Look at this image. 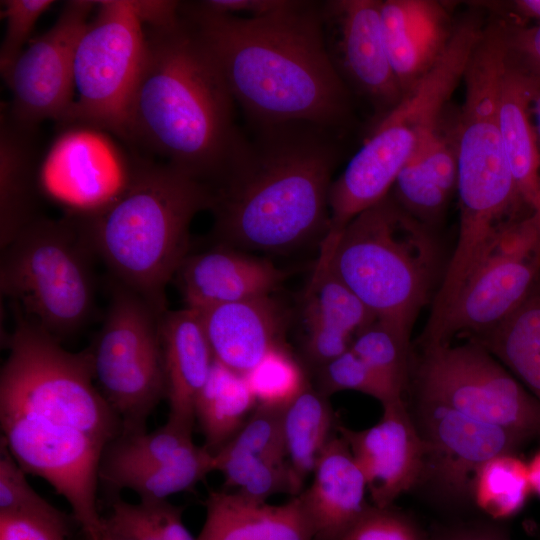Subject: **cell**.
I'll list each match as a JSON object with an SVG mask.
<instances>
[{
  "label": "cell",
  "mask_w": 540,
  "mask_h": 540,
  "mask_svg": "<svg viewBox=\"0 0 540 540\" xmlns=\"http://www.w3.org/2000/svg\"><path fill=\"white\" fill-rule=\"evenodd\" d=\"M423 441V467L417 487L443 507L462 508L471 501L479 468L503 453H517L528 438L490 425L438 402L418 398L412 414Z\"/></svg>",
  "instance_id": "obj_14"
},
{
  "label": "cell",
  "mask_w": 540,
  "mask_h": 540,
  "mask_svg": "<svg viewBox=\"0 0 540 540\" xmlns=\"http://www.w3.org/2000/svg\"><path fill=\"white\" fill-rule=\"evenodd\" d=\"M470 341L499 360L540 404V275L515 311Z\"/></svg>",
  "instance_id": "obj_29"
},
{
  "label": "cell",
  "mask_w": 540,
  "mask_h": 540,
  "mask_svg": "<svg viewBox=\"0 0 540 540\" xmlns=\"http://www.w3.org/2000/svg\"><path fill=\"white\" fill-rule=\"evenodd\" d=\"M511 5L518 15L540 22V0H516Z\"/></svg>",
  "instance_id": "obj_48"
},
{
  "label": "cell",
  "mask_w": 540,
  "mask_h": 540,
  "mask_svg": "<svg viewBox=\"0 0 540 540\" xmlns=\"http://www.w3.org/2000/svg\"><path fill=\"white\" fill-rule=\"evenodd\" d=\"M318 371L319 391L325 396L350 390L371 396L382 406L403 400V394L351 349L321 366Z\"/></svg>",
  "instance_id": "obj_39"
},
{
  "label": "cell",
  "mask_w": 540,
  "mask_h": 540,
  "mask_svg": "<svg viewBox=\"0 0 540 540\" xmlns=\"http://www.w3.org/2000/svg\"><path fill=\"white\" fill-rule=\"evenodd\" d=\"M387 54L403 95L446 51L457 22L445 4L433 0L380 1Z\"/></svg>",
  "instance_id": "obj_21"
},
{
  "label": "cell",
  "mask_w": 540,
  "mask_h": 540,
  "mask_svg": "<svg viewBox=\"0 0 540 540\" xmlns=\"http://www.w3.org/2000/svg\"><path fill=\"white\" fill-rule=\"evenodd\" d=\"M415 375L419 398L529 440L540 439V404L480 344L467 340L422 347Z\"/></svg>",
  "instance_id": "obj_11"
},
{
  "label": "cell",
  "mask_w": 540,
  "mask_h": 540,
  "mask_svg": "<svg viewBox=\"0 0 540 540\" xmlns=\"http://www.w3.org/2000/svg\"><path fill=\"white\" fill-rule=\"evenodd\" d=\"M304 322H318L353 339L377 319L361 300L318 260L303 299Z\"/></svg>",
  "instance_id": "obj_34"
},
{
  "label": "cell",
  "mask_w": 540,
  "mask_h": 540,
  "mask_svg": "<svg viewBox=\"0 0 540 540\" xmlns=\"http://www.w3.org/2000/svg\"><path fill=\"white\" fill-rule=\"evenodd\" d=\"M1 442L28 474L46 480L65 498L84 534L100 539L97 506L104 445L90 435L46 419L0 412Z\"/></svg>",
  "instance_id": "obj_13"
},
{
  "label": "cell",
  "mask_w": 540,
  "mask_h": 540,
  "mask_svg": "<svg viewBox=\"0 0 540 540\" xmlns=\"http://www.w3.org/2000/svg\"><path fill=\"white\" fill-rule=\"evenodd\" d=\"M99 537L100 540H132L129 537L108 528L107 526L103 525L102 522Z\"/></svg>",
  "instance_id": "obj_51"
},
{
  "label": "cell",
  "mask_w": 540,
  "mask_h": 540,
  "mask_svg": "<svg viewBox=\"0 0 540 540\" xmlns=\"http://www.w3.org/2000/svg\"><path fill=\"white\" fill-rule=\"evenodd\" d=\"M499 21L509 56L540 83V22L522 26Z\"/></svg>",
  "instance_id": "obj_44"
},
{
  "label": "cell",
  "mask_w": 540,
  "mask_h": 540,
  "mask_svg": "<svg viewBox=\"0 0 540 540\" xmlns=\"http://www.w3.org/2000/svg\"><path fill=\"white\" fill-rule=\"evenodd\" d=\"M196 540H313L297 496L271 505L226 489L210 491Z\"/></svg>",
  "instance_id": "obj_25"
},
{
  "label": "cell",
  "mask_w": 540,
  "mask_h": 540,
  "mask_svg": "<svg viewBox=\"0 0 540 540\" xmlns=\"http://www.w3.org/2000/svg\"><path fill=\"white\" fill-rule=\"evenodd\" d=\"M96 5L91 0L66 2L54 24L1 74L12 96L8 111L20 124L35 128L48 119L61 122L69 112L76 50Z\"/></svg>",
  "instance_id": "obj_15"
},
{
  "label": "cell",
  "mask_w": 540,
  "mask_h": 540,
  "mask_svg": "<svg viewBox=\"0 0 540 540\" xmlns=\"http://www.w3.org/2000/svg\"><path fill=\"white\" fill-rule=\"evenodd\" d=\"M211 201L209 184L167 162L135 155L121 195L104 209L75 219L114 281L163 314L168 310L166 287L190 253V224L200 211L209 210Z\"/></svg>",
  "instance_id": "obj_4"
},
{
  "label": "cell",
  "mask_w": 540,
  "mask_h": 540,
  "mask_svg": "<svg viewBox=\"0 0 540 540\" xmlns=\"http://www.w3.org/2000/svg\"><path fill=\"white\" fill-rule=\"evenodd\" d=\"M534 87L535 80L506 49L498 96L499 127L518 192L532 212L540 211V149L531 114Z\"/></svg>",
  "instance_id": "obj_26"
},
{
  "label": "cell",
  "mask_w": 540,
  "mask_h": 540,
  "mask_svg": "<svg viewBox=\"0 0 540 540\" xmlns=\"http://www.w3.org/2000/svg\"><path fill=\"white\" fill-rule=\"evenodd\" d=\"M257 405L283 408L309 385L300 363L285 345L270 350L244 374Z\"/></svg>",
  "instance_id": "obj_37"
},
{
  "label": "cell",
  "mask_w": 540,
  "mask_h": 540,
  "mask_svg": "<svg viewBox=\"0 0 540 540\" xmlns=\"http://www.w3.org/2000/svg\"><path fill=\"white\" fill-rule=\"evenodd\" d=\"M167 422L193 431L196 399L205 385L214 356L199 313L185 307L161 316Z\"/></svg>",
  "instance_id": "obj_24"
},
{
  "label": "cell",
  "mask_w": 540,
  "mask_h": 540,
  "mask_svg": "<svg viewBox=\"0 0 540 540\" xmlns=\"http://www.w3.org/2000/svg\"><path fill=\"white\" fill-rule=\"evenodd\" d=\"M271 261L216 244L189 253L173 279L187 308L202 311L214 306L271 295L286 279Z\"/></svg>",
  "instance_id": "obj_20"
},
{
  "label": "cell",
  "mask_w": 540,
  "mask_h": 540,
  "mask_svg": "<svg viewBox=\"0 0 540 540\" xmlns=\"http://www.w3.org/2000/svg\"><path fill=\"white\" fill-rule=\"evenodd\" d=\"M531 491L540 497V449L527 462Z\"/></svg>",
  "instance_id": "obj_49"
},
{
  "label": "cell",
  "mask_w": 540,
  "mask_h": 540,
  "mask_svg": "<svg viewBox=\"0 0 540 540\" xmlns=\"http://www.w3.org/2000/svg\"><path fill=\"white\" fill-rule=\"evenodd\" d=\"M197 312L214 359L243 375L270 350L284 345L287 314L271 295Z\"/></svg>",
  "instance_id": "obj_23"
},
{
  "label": "cell",
  "mask_w": 540,
  "mask_h": 540,
  "mask_svg": "<svg viewBox=\"0 0 540 540\" xmlns=\"http://www.w3.org/2000/svg\"><path fill=\"white\" fill-rule=\"evenodd\" d=\"M94 12L75 54L76 99L59 123L92 126L128 144L127 111L144 28L131 0H100Z\"/></svg>",
  "instance_id": "obj_10"
},
{
  "label": "cell",
  "mask_w": 540,
  "mask_h": 540,
  "mask_svg": "<svg viewBox=\"0 0 540 540\" xmlns=\"http://www.w3.org/2000/svg\"><path fill=\"white\" fill-rule=\"evenodd\" d=\"M70 523L66 514L0 513V540H68Z\"/></svg>",
  "instance_id": "obj_43"
},
{
  "label": "cell",
  "mask_w": 540,
  "mask_h": 540,
  "mask_svg": "<svg viewBox=\"0 0 540 540\" xmlns=\"http://www.w3.org/2000/svg\"><path fill=\"white\" fill-rule=\"evenodd\" d=\"M320 13L327 52L339 77L350 93L386 114L403 92L387 54L380 1H325Z\"/></svg>",
  "instance_id": "obj_17"
},
{
  "label": "cell",
  "mask_w": 540,
  "mask_h": 540,
  "mask_svg": "<svg viewBox=\"0 0 540 540\" xmlns=\"http://www.w3.org/2000/svg\"><path fill=\"white\" fill-rule=\"evenodd\" d=\"M341 540H431L409 516L391 507L370 505Z\"/></svg>",
  "instance_id": "obj_42"
},
{
  "label": "cell",
  "mask_w": 540,
  "mask_h": 540,
  "mask_svg": "<svg viewBox=\"0 0 540 540\" xmlns=\"http://www.w3.org/2000/svg\"><path fill=\"white\" fill-rule=\"evenodd\" d=\"M84 540H100V539L95 538L89 534H84Z\"/></svg>",
  "instance_id": "obj_52"
},
{
  "label": "cell",
  "mask_w": 540,
  "mask_h": 540,
  "mask_svg": "<svg viewBox=\"0 0 540 540\" xmlns=\"http://www.w3.org/2000/svg\"><path fill=\"white\" fill-rule=\"evenodd\" d=\"M26 472L13 458L8 448L0 446V513L55 515V506L38 494L29 484Z\"/></svg>",
  "instance_id": "obj_40"
},
{
  "label": "cell",
  "mask_w": 540,
  "mask_h": 540,
  "mask_svg": "<svg viewBox=\"0 0 540 540\" xmlns=\"http://www.w3.org/2000/svg\"><path fill=\"white\" fill-rule=\"evenodd\" d=\"M350 349L404 394L411 373L410 341L376 320L357 334Z\"/></svg>",
  "instance_id": "obj_38"
},
{
  "label": "cell",
  "mask_w": 540,
  "mask_h": 540,
  "mask_svg": "<svg viewBox=\"0 0 540 540\" xmlns=\"http://www.w3.org/2000/svg\"><path fill=\"white\" fill-rule=\"evenodd\" d=\"M16 309L0 372V412H18L80 430L106 446L121 422L94 384L90 348L78 353Z\"/></svg>",
  "instance_id": "obj_7"
},
{
  "label": "cell",
  "mask_w": 540,
  "mask_h": 540,
  "mask_svg": "<svg viewBox=\"0 0 540 540\" xmlns=\"http://www.w3.org/2000/svg\"><path fill=\"white\" fill-rule=\"evenodd\" d=\"M536 540H540V529L536 533Z\"/></svg>",
  "instance_id": "obj_53"
},
{
  "label": "cell",
  "mask_w": 540,
  "mask_h": 540,
  "mask_svg": "<svg viewBox=\"0 0 540 540\" xmlns=\"http://www.w3.org/2000/svg\"><path fill=\"white\" fill-rule=\"evenodd\" d=\"M506 54L498 20L485 26L464 74L465 98L455 122L459 236L491 239L524 214V204L504 148L498 96Z\"/></svg>",
  "instance_id": "obj_6"
},
{
  "label": "cell",
  "mask_w": 540,
  "mask_h": 540,
  "mask_svg": "<svg viewBox=\"0 0 540 540\" xmlns=\"http://www.w3.org/2000/svg\"><path fill=\"white\" fill-rule=\"evenodd\" d=\"M297 0H202L196 3L203 9L225 15L260 18L283 12Z\"/></svg>",
  "instance_id": "obj_46"
},
{
  "label": "cell",
  "mask_w": 540,
  "mask_h": 540,
  "mask_svg": "<svg viewBox=\"0 0 540 540\" xmlns=\"http://www.w3.org/2000/svg\"><path fill=\"white\" fill-rule=\"evenodd\" d=\"M431 540H512V537L505 522L484 519L440 527Z\"/></svg>",
  "instance_id": "obj_45"
},
{
  "label": "cell",
  "mask_w": 540,
  "mask_h": 540,
  "mask_svg": "<svg viewBox=\"0 0 540 540\" xmlns=\"http://www.w3.org/2000/svg\"><path fill=\"white\" fill-rule=\"evenodd\" d=\"M235 104L211 53L181 15L170 25L144 28L127 111L129 145L210 185L242 137Z\"/></svg>",
  "instance_id": "obj_3"
},
{
  "label": "cell",
  "mask_w": 540,
  "mask_h": 540,
  "mask_svg": "<svg viewBox=\"0 0 540 540\" xmlns=\"http://www.w3.org/2000/svg\"><path fill=\"white\" fill-rule=\"evenodd\" d=\"M320 2L250 18L217 14L196 1L180 15L214 58L251 127L310 123L341 134L352 115L351 93L325 45Z\"/></svg>",
  "instance_id": "obj_1"
},
{
  "label": "cell",
  "mask_w": 540,
  "mask_h": 540,
  "mask_svg": "<svg viewBox=\"0 0 540 540\" xmlns=\"http://www.w3.org/2000/svg\"><path fill=\"white\" fill-rule=\"evenodd\" d=\"M210 472H214V454L186 462L100 468L99 479L113 492L127 489L139 500H167L188 491Z\"/></svg>",
  "instance_id": "obj_32"
},
{
  "label": "cell",
  "mask_w": 540,
  "mask_h": 540,
  "mask_svg": "<svg viewBox=\"0 0 540 540\" xmlns=\"http://www.w3.org/2000/svg\"><path fill=\"white\" fill-rule=\"evenodd\" d=\"M62 127L39 164V191L66 215L89 216L125 190L133 157L101 129L79 124Z\"/></svg>",
  "instance_id": "obj_16"
},
{
  "label": "cell",
  "mask_w": 540,
  "mask_h": 540,
  "mask_svg": "<svg viewBox=\"0 0 540 540\" xmlns=\"http://www.w3.org/2000/svg\"><path fill=\"white\" fill-rule=\"evenodd\" d=\"M51 0H2L1 19L5 32L0 46V72L7 71L24 50L38 19L52 5Z\"/></svg>",
  "instance_id": "obj_41"
},
{
  "label": "cell",
  "mask_w": 540,
  "mask_h": 540,
  "mask_svg": "<svg viewBox=\"0 0 540 540\" xmlns=\"http://www.w3.org/2000/svg\"><path fill=\"white\" fill-rule=\"evenodd\" d=\"M182 514L183 509L168 499L131 503L114 497L102 524L132 540H196Z\"/></svg>",
  "instance_id": "obj_36"
},
{
  "label": "cell",
  "mask_w": 540,
  "mask_h": 540,
  "mask_svg": "<svg viewBox=\"0 0 540 540\" xmlns=\"http://www.w3.org/2000/svg\"><path fill=\"white\" fill-rule=\"evenodd\" d=\"M35 128L17 122L6 103L0 117V244L1 250L35 218L39 191Z\"/></svg>",
  "instance_id": "obj_28"
},
{
  "label": "cell",
  "mask_w": 540,
  "mask_h": 540,
  "mask_svg": "<svg viewBox=\"0 0 540 540\" xmlns=\"http://www.w3.org/2000/svg\"><path fill=\"white\" fill-rule=\"evenodd\" d=\"M1 293L58 341L78 332L94 308V254L75 217L38 216L2 250Z\"/></svg>",
  "instance_id": "obj_8"
},
{
  "label": "cell",
  "mask_w": 540,
  "mask_h": 540,
  "mask_svg": "<svg viewBox=\"0 0 540 540\" xmlns=\"http://www.w3.org/2000/svg\"><path fill=\"white\" fill-rule=\"evenodd\" d=\"M131 4L144 28L170 25L180 17V1L131 0Z\"/></svg>",
  "instance_id": "obj_47"
},
{
  "label": "cell",
  "mask_w": 540,
  "mask_h": 540,
  "mask_svg": "<svg viewBox=\"0 0 540 540\" xmlns=\"http://www.w3.org/2000/svg\"><path fill=\"white\" fill-rule=\"evenodd\" d=\"M257 406L245 376L214 359L209 377L194 407L211 453L219 451L242 428Z\"/></svg>",
  "instance_id": "obj_30"
},
{
  "label": "cell",
  "mask_w": 540,
  "mask_h": 540,
  "mask_svg": "<svg viewBox=\"0 0 540 540\" xmlns=\"http://www.w3.org/2000/svg\"><path fill=\"white\" fill-rule=\"evenodd\" d=\"M455 133L440 126L399 172L390 195L408 214L431 226L439 221L457 192Z\"/></svg>",
  "instance_id": "obj_27"
},
{
  "label": "cell",
  "mask_w": 540,
  "mask_h": 540,
  "mask_svg": "<svg viewBox=\"0 0 540 540\" xmlns=\"http://www.w3.org/2000/svg\"><path fill=\"white\" fill-rule=\"evenodd\" d=\"M531 114L535 128L536 138L540 149V83L535 80L534 92L531 100Z\"/></svg>",
  "instance_id": "obj_50"
},
{
  "label": "cell",
  "mask_w": 540,
  "mask_h": 540,
  "mask_svg": "<svg viewBox=\"0 0 540 540\" xmlns=\"http://www.w3.org/2000/svg\"><path fill=\"white\" fill-rule=\"evenodd\" d=\"M365 478L347 444L332 435L322 450L310 485L297 496L313 540H341L371 504Z\"/></svg>",
  "instance_id": "obj_22"
},
{
  "label": "cell",
  "mask_w": 540,
  "mask_h": 540,
  "mask_svg": "<svg viewBox=\"0 0 540 540\" xmlns=\"http://www.w3.org/2000/svg\"><path fill=\"white\" fill-rule=\"evenodd\" d=\"M333 425V411L327 396L310 385L283 407V437L297 496L332 437Z\"/></svg>",
  "instance_id": "obj_31"
},
{
  "label": "cell",
  "mask_w": 540,
  "mask_h": 540,
  "mask_svg": "<svg viewBox=\"0 0 540 540\" xmlns=\"http://www.w3.org/2000/svg\"><path fill=\"white\" fill-rule=\"evenodd\" d=\"M540 275V211L511 223L468 280L445 320L421 347L479 337L524 301Z\"/></svg>",
  "instance_id": "obj_12"
},
{
  "label": "cell",
  "mask_w": 540,
  "mask_h": 540,
  "mask_svg": "<svg viewBox=\"0 0 540 540\" xmlns=\"http://www.w3.org/2000/svg\"><path fill=\"white\" fill-rule=\"evenodd\" d=\"M161 316L140 295L114 281L104 322L89 347L95 381L123 434L146 431L149 416L166 398Z\"/></svg>",
  "instance_id": "obj_9"
},
{
  "label": "cell",
  "mask_w": 540,
  "mask_h": 540,
  "mask_svg": "<svg viewBox=\"0 0 540 540\" xmlns=\"http://www.w3.org/2000/svg\"><path fill=\"white\" fill-rule=\"evenodd\" d=\"M318 260L374 314L410 341L429 302L440 264L431 228L403 210L389 194L352 219Z\"/></svg>",
  "instance_id": "obj_5"
},
{
  "label": "cell",
  "mask_w": 540,
  "mask_h": 540,
  "mask_svg": "<svg viewBox=\"0 0 540 540\" xmlns=\"http://www.w3.org/2000/svg\"><path fill=\"white\" fill-rule=\"evenodd\" d=\"M251 128L210 184L212 241L280 252L322 240L341 134L301 122Z\"/></svg>",
  "instance_id": "obj_2"
},
{
  "label": "cell",
  "mask_w": 540,
  "mask_h": 540,
  "mask_svg": "<svg viewBox=\"0 0 540 540\" xmlns=\"http://www.w3.org/2000/svg\"><path fill=\"white\" fill-rule=\"evenodd\" d=\"M382 408L375 425L362 430L338 425L337 431L365 478L372 505L387 508L417 487L424 450L404 399Z\"/></svg>",
  "instance_id": "obj_18"
},
{
  "label": "cell",
  "mask_w": 540,
  "mask_h": 540,
  "mask_svg": "<svg viewBox=\"0 0 540 540\" xmlns=\"http://www.w3.org/2000/svg\"><path fill=\"white\" fill-rule=\"evenodd\" d=\"M282 409L257 405L237 434L214 453V471L227 489L251 499L297 492L288 465L282 430Z\"/></svg>",
  "instance_id": "obj_19"
},
{
  "label": "cell",
  "mask_w": 540,
  "mask_h": 540,
  "mask_svg": "<svg viewBox=\"0 0 540 540\" xmlns=\"http://www.w3.org/2000/svg\"><path fill=\"white\" fill-rule=\"evenodd\" d=\"M530 493L527 462L517 453H503L479 468L471 501L488 519L504 522L522 510Z\"/></svg>",
  "instance_id": "obj_35"
},
{
  "label": "cell",
  "mask_w": 540,
  "mask_h": 540,
  "mask_svg": "<svg viewBox=\"0 0 540 540\" xmlns=\"http://www.w3.org/2000/svg\"><path fill=\"white\" fill-rule=\"evenodd\" d=\"M208 452L194 443L191 430L166 422L151 432L121 433L104 447L100 468L186 462Z\"/></svg>",
  "instance_id": "obj_33"
}]
</instances>
